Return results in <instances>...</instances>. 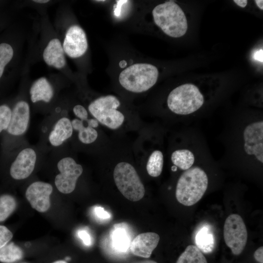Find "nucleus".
Segmentation results:
<instances>
[{
    "instance_id": "f257e3e1",
    "label": "nucleus",
    "mask_w": 263,
    "mask_h": 263,
    "mask_svg": "<svg viewBox=\"0 0 263 263\" xmlns=\"http://www.w3.org/2000/svg\"><path fill=\"white\" fill-rule=\"evenodd\" d=\"M224 148L221 159L241 165L262 167L263 117L261 113L237 114L225 119L218 137Z\"/></svg>"
},
{
    "instance_id": "f03ea898",
    "label": "nucleus",
    "mask_w": 263,
    "mask_h": 263,
    "mask_svg": "<svg viewBox=\"0 0 263 263\" xmlns=\"http://www.w3.org/2000/svg\"><path fill=\"white\" fill-rule=\"evenodd\" d=\"M212 156L182 171L176 185L177 200L186 206L197 203L206 193L209 185V177L205 166L214 163Z\"/></svg>"
},
{
    "instance_id": "7ed1b4c3",
    "label": "nucleus",
    "mask_w": 263,
    "mask_h": 263,
    "mask_svg": "<svg viewBox=\"0 0 263 263\" xmlns=\"http://www.w3.org/2000/svg\"><path fill=\"white\" fill-rule=\"evenodd\" d=\"M205 102L200 89L191 83H185L174 88L169 93L167 104L169 110L181 117L185 126L190 125L199 117V112Z\"/></svg>"
},
{
    "instance_id": "20e7f679",
    "label": "nucleus",
    "mask_w": 263,
    "mask_h": 263,
    "mask_svg": "<svg viewBox=\"0 0 263 263\" xmlns=\"http://www.w3.org/2000/svg\"><path fill=\"white\" fill-rule=\"evenodd\" d=\"M152 14L155 24L168 36L177 38L186 33V17L183 10L174 1L157 5L153 9Z\"/></svg>"
},
{
    "instance_id": "39448f33",
    "label": "nucleus",
    "mask_w": 263,
    "mask_h": 263,
    "mask_svg": "<svg viewBox=\"0 0 263 263\" xmlns=\"http://www.w3.org/2000/svg\"><path fill=\"white\" fill-rule=\"evenodd\" d=\"M159 72L155 66L138 63L124 69L119 75V82L125 89L140 93L148 91L156 83Z\"/></svg>"
},
{
    "instance_id": "423d86ee",
    "label": "nucleus",
    "mask_w": 263,
    "mask_h": 263,
    "mask_svg": "<svg viewBox=\"0 0 263 263\" xmlns=\"http://www.w3.org/2000/svg\"><path fill=\"white\" fill-rule=\"evenodd\" d=\"M113 179L119 191L127 199L136 202L144 196L145 189L136 170L131 164L121 162L113 170Z\"/></svg>"
},
{
    "instance_id": "0eeeda50",
    "label": "nucleus",
    "mask_w": 263,
    "mask_h": 263,
    "mask_svg": "<svg viewBox=\"0 0 263 263\" xmlns=\"http://www.w3.org/2000/svg\"><path fill=\"white\" fill-rule=\"evenodd\" d=\"M120 105L116 96L108 95L93 101L88 106V110L98 122L115 130L121 127L125 120L124 114L117 110Z\"/></svg>"
},
{
    "instance_id": "6e6552de",
    "label": "nucleus",
    "mask_w": 263,
    "mask_h": 263,
    "mask_svg": "<svg viewBox=\"0 0 263 263\" xmlns=\"http://www.w3.org/2000/svg\"><path fill=\"white\" fill-rule=\"evenodd\" d=\"M224 238L226 245L235 255H240L244 249L247 232L241 216L232 214L226 219L224 226Z\"/></svg>"
},
{
    "instance_id": "1a4fd4ad",
    "label": "nucleus",
    "mask_w": 263,
    "mask_h": 263,
    "mask_svg": "<svg viewBox=\"0 0 263 263\" xmlns=\"http://www.w3.org/2000/svg\"><path fill=\"white\" fill-rule=\"evenodd\" d=\"M57 168L59 173L55 179V184L59 191L64 194L72 192L75 189L78 178L83 172L82 166L70 156L64 157L58 161Z\"/></svg>"
},
{
    "instance_id": "9d476101",
    "label": "nucleus",
    "mask_w": 263,
    "mask_h": 263,
    "mask_svg": "<svg viewBox=\"0 0 263 263\" xmlns=\"http://www.w3.org/2000/svg\"><path fill=\"white\" fill-rule=\"evenodd\" d=\"M37 158V153L33 148L26 147L21 150L11 165V176L17 180L28 178L35 169Z\"/></svg>"
},
{
    "instance_id": "9b49d317",
    "label": "nucleus",
    "mask_w": 263,
    "mask_h": 263,
    "mask_svg": "<svg viewBox=\"0 0 263 263\" xmlns=\"http://www.w3.org/2000/svg\"><path fill=\"white\" fill-rule=\"evenodd\" d=\"M52 186L43 181H36L27 188L25 196L32 207L38 212H44L50 207V196Z\"/></svg>"
},
{
    "instance_id": "f8f14e48",
    "label": "nucleus",
    "mask_w": 263,
    "mask_h": 263,
    "mask_svg": "<svg viewBox=\"0 0 263 263\" xmlns=\"http://www.w3.org/2000/svg\"><path fill=\"white\" fill-rule=\"evenodd\" d=\"M62 47L64 53L71 58L82 56L88 47L86 35L83 29L77 25L70 26L66 33Z\"/></svg>"
},
{
    "instance_id": "ddd939ff",
    "label": "nucleus",
    "mask_w": 263,
    "mask_h": 263,
    "mask_svg": "<svg viewBox=\"0 0 263 263\" xmlns=\"http://www.w3.org/2000/svg\"><path fill=\"white\" fill-rule=\"evenodd\" d=\"M30 121V106L27 101L19 100L12 110L10 122L6 131L12 135L21 136L28 129Z\"/></svg>"
},
{
    "instance_id": "4468645a",
    "label": "nucleus",
    "mask_w": 263,
    "mask_h": 263,
    "mask_svg": "<svg viewBox=\"0 0 263 263\" xmlns=\"http://www.w3.org/2000/svg\"><path fill=\"white\" fill-rule=\"evenodd\" d=\"M159 240V235L154 232L139 234L131 243V251L135 256L148 258L157 247Z\"/></svg>"
},
{
    "instance_id": "2eb2a0df",
    "label": "nucleus",
    "mask_w": 263,
    "mask_h": 263,
    "mask_svg": "<svg viewBox=\"0 0 263 263\" xmlns=\"http://www.w3.org/2000/svg\"><path fill=\"white\" fill-rule=\"evenodd\" d=\"M73 129L70 119L63 116L58 119L50 131L48 140L54 147L61 146L73 135Z\"/></svg>"
},
{
    "instance_id": "dca6fc26",
    "label": "nucleus",
    "mask_w": 263,
    "mask_h": 263,
    "mask_svg": "<svg viewBox=\"0 0 263 263\" xmlns=\"http://www.w3.org/2000/svg\"><path fill=\"white\" fill-rule=\"evenodd\" d=\"M45 62L49 66L61 69L66 64L64 51L60 40L56 38L51 39L43 53Z\"/></svg>"
},
{
    "instance_id": "f3484780",
    "label": "nucleus",
    "mask_w": 263,
    "mask_h": 263,
    "mask_svg": "<svg viewBox=\"0 0 263 263\" xmlns=\"http://www.w3.org/2000/svg\"><path fill=\"white\" fill-rule=\"evenodd\" d=\"M29 94L32 103L39 101L50 102L53 98L54 91L49 81L44 77L36 80L31 85Z\"/></svg>"
},
{
    "instance_id": "a211bd4d",
    "label": "nucleus",
    "mask_w": 263,
    "mask_h": 263,
    "mask_svg": "<svg viewBox=\"0 0 263 263\" xmlns=\"http://www.w3.org/2000/svg\"><path fill=\"white\" fill-rule=\"evenodd\" d=\"M196 246L203 252L210 253L215 247L214 234L211 226L207 224L200 225L194 234Z\"/></svg>"
},
{
    "instance_id": "6ab92c4d",
    "label": "nucleus",
    "mask_w": 263,
    "mask_h": 263,
    "mask_svg": "<svg viewBox=\"0 0 263 263\" xmlns=\"http://www.w3.org/2000/svg\"><path fill=\"white\" fill-rule=\"evenodd\" d=\"M74 130L78 132L79 140L85 144H89L94 142L97 139L98 133L96 130L87 125H84V121L78 118L71 120Z\"/></svg>"
},
{
    "instance_id": "aec40b11",
    "label": "nucleus",
    "mask_w": 263,
    "mask_h": 263,
    "mask_svg": "<svg viewBox=\"0 0 263 263\" xmlns=\"http://www.w3.org/2000/svg\"><path fill=\"white\" fill-rule=\"evenodd\" d=\"M164 154L159 150H153L150 154L146 165L149 175L152 177L159 176L163 170Z\"/></svg>"
},
{
    "instance_id": "412c9836",
    "label": "nucleus",
    "mask_w": 263,
    "mask_h": 263,
    "mask_svg": "<svg viewBox=\"0 0 263 263\" xmlns=\"http://www.w3.org/2000/svg\"><path fill=\"white\" fill-rule=\"evenodd\" d=\"M23 256L22 249L13 242L8 243L0 249V262L13 263L21 260Z\"/></svg>"
},
{
    "instance_id": "4be33fe9",
    "label": "nucleus",
    "mask_w": 263,
    "mask_h": 263,
    "mask_svg": "<svg viewBox=\"0 0 263 263\" xmlns=\"http://www.w3.org/2000/svg\"><path fill=\"white\" fill-rule=\"evenodd\" d=\"M176 263H207L202 252L194 245H188L180 255Z\"/></svg>"
},
{
    "instance_id": "5701e85b",
    "label": "nucleus",
    "mask_w": 263,
    "mask_h": 263,
    "mask_svg": "<svg viewBox=\"0 0 263 263\" xmlns=\"http://www.w3.org/2000/svg\"><path fill=\"white\" fill-rule=\"evenodd\" d=\"M112 244L113 249L117 253H125L130 247L127 234L122 229L117 228L112 234Z\"/></svg>"
},
{
    "instance_id": "b1692460",
    "label": "nucleus",
    "mask_w": 263,
    "mask_h": 263,
    "mask_svg": "<svg viewBox=\"0 0 263 263\" xmlns=\"http://www.w3.org/2000/svg\"><path fill=\"white\" fill-rule=\"evenodd\" d=\"M15 199L11 195L4 194L0 197V222L5 220L15 210Z\"/></svg>"
},
{
    "instance_id": "393cba45",
    "label": "nucleus",
    "mask_w": 263,
    "mask_h": 263,
    "mask_svg": "<svg viewBox=\"0 0 263 263\" xmlns=\"http://www.w3.org/2000/svg\"><path fill=\"white\" fill-rule=\"evenodd\" d=\"M14 51L9 44H0V78L2 75L5 67L13 58Z\"/></svg>"
},
{
    "instance_id": "a878e982",
    "label": "nucleus",
    "mask_w": 263,
    "mask_h": 263,
    "mask_svg": "<svg viewBox=\"0 0 263 263\" xmlns=\"http://www.w3.org/2000/svg\"><path fill=\"white\" fill-rule=\"evenodd\" d=\"M12 110L5 104L0 105V133L7 130L11 117Z\"/></svg>"
},
{
    "instance_id": "bb28decb",
    "label": "nucleus",
    "mask_w": 263,
    "mask_h": 263,
    "mask_svg": "<svg viewBox=\"0 0 263 263\" xmlns=\"http://www.w3.org/2000/svg\"><path fill=\"white\" fill-rule=\"evenodd\" d=\"M13 236V233L8 228L0 225V249L9 242Z\"/></svg>"
},
{
    "instance_id": "cd10ccee",
    "label": "nucleus",
    "mask_w": 263,
    "mask_h": 263,
    "mask_svg": "<svg viewBox=\"0 0 263 263\" xmlns=\"http://www.w3.org/2000/svg\"><path fill=\"white\" fill-rule=\"evenodd\" d=\"M74 114L78 119L86 121L88 119V113L87 110L81 105H76L73 109Z\"/></svg>"
},
{
    "instance_id": "c85d7f7f",
    "label": "nucleus",
    "mask_w": 263,
    "mask_h": 263,
    "mask_svg": "<svg viewBox=\"0 0 263 263\" xmlns=\"http://www.w3.org/2000/svg\"><path fill=\"white\" fill-rule=\"evenodd\" d=\"M94 211L95 215L98 218L101 219H107L110 218L111 217L110 214L101 207H96L94 208Z\"/></svg>"
},
{
    "instance_id": "c756f323",
    "label": "nucleus",
    "mask_w": 263,
    "mask_h": 263,
    "mask_svg": "<svg viewBox=\"0 0 263 263\" xmlns=\"http://www.w3.org/2000/svg\"><path fill=\"white\" fill-rule=\"evenodd\" d=\"M78 236L86 245H90L91 238L90 234L84 230H80L78 232Z\"/></svg>"
},
{
    "instance_id": "7c9ffc66",
    "label": "nucleus",
    "mask_w": 263,
    "mask_h": 263,
    "mask_svg": "<svg viewBox=\"0 0 263 263\" xmlns=\"http://www.w3.org/2000/svg\"><path fill=\"white\" fill-rule=\"evenodd\" d=\"M255 259L260 263H263V247L258 248L254 253Z\"/></svg>"
},
{
    "instance_id": "2f4dec72",
    "label": "nucleus",
    "mask_w": 263,
    "mask_h": 263,
    "mask_svg": "<svg viewBox=\"0 0 263 263\" xmlns=\"http://www.w3.org/2000/svg\"><path fill=\"white\" fill-rule=\"evenodd\" d=\"M253 58L256 61L263 63V50L262 49H260L254 52L253 54Z\"/></svg>"
},
{
    "instance_id": "473e14b6",
    "label": "nucleus",
    "mask_w": 263,
    "mask_h": 263,
    "mask_svg": "<svg viewBox=\"0 0 263 263\" xmlns=\"http://www.w3.org/2000/svg\"><path fill=\"white\" fill-rule=\"evenodd\" d=\"M234 2L242 8L245 7L247 4V0H234Z\"/></svg>"
},
{
    "instance_id": "72a5a7b5",
    "label": "nucleus",
    "mask_w": 263,
    "mask_h": 263,
    "mask_svg": "<svg viewBox=\"0 0 263 263\" xmlns=\"http://www.w3.org/2000/svg\"><path fill=\"white\" fill-rule=\"evenodd\" d=\"M257 6L261 10L263 9V0H255Z\"/></svg>"
},
{
    "instance_id": "f704fd0d",
    "label": "nucleus",
    "mask_w": 263,
    "mask_h": 263,
    "mask_svg": "<svg viewBox=\"0 0 263 263\" xmlns=\"http://www.w3.org/2000/svg\"><path fill=\"white\" fill-rule=\"evenodd\" d=\"M133 263H157L153 260H143V261L135 262Z\"/></svg>"
},
{
    "instance_id": "c9c22d12",
    "label": "nucleus",
    "mask_w": 263,
    "mask_h": 263,
    "mask_svg": "<svg viewBox=\"0 0 263 263\" xmlns=\"http://www.w3.org/2000/svg\"><path fill=\"white\" fill-rule=\"evenodd\" d=\"M34 2L39 3H45L49 2L48 0H34Z\"/></svg>"
},
{
    "instance_id": "e433bc0d",
    "label": "nucleus",
    "mask_w": 263,
    "mask_h": 263,
    "mask_svg": "<svg viewBox=\"0 0 263 263\" xmlns=\"http://www.w3.org/2000/svg\"><path fill=\"white\" fill-rule=\"evenodd\" d=\"M53 263H67L66 261L63 260H58L53 262Z\"/></svg>"
}]
</instances>
